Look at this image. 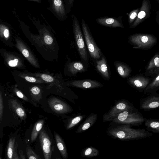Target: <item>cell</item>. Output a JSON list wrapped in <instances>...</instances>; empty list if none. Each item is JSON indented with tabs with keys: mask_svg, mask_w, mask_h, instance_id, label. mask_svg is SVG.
Segmentation results:
<instances>
[{
	"mask_svg": "<svg viewBox=\"0 0 159 159\" xmlns=\"http://www.w3.org/2000/svg\"><path fill=\"white\" fill-rule=\"evenodd\" d=\"M107 132L112 137L122 140H137L150 137L152 135L144 129H133L130 125L125 124L113 128Z\"/></svg>",
	"mask_w": 159,
	"mask_h": 159,
	"instance_id": "6da1fadb",
	"label": "cell"
},
{
	"mask_svg": "<svg viewBox=\"0 0 159 159\" xmlns=\"http://www.w3.org/2000/svg\"><path fill=\"white\" fill-rule=\"evenodd\" d=\"M72 25L76 45L80 59L83 63L87 66L89 57L83 38V33L76 16L73 14L72 15Z\"/></svg>",
	"mask_w": 159,
	"mask_h": 159,
	"instance_id": "7a4b0ae2",
	"label": "cell"
},
{
	"mask_svg": "<svg viewBox=\"0 0 159 159\" xmlns=\"http://www.w3.org/2000/svg\"><path fill=\"white\" fill-rule=\"evenodd\" d=\"M144 120L142 114L136 109L123 111L114 118L111 121L117 124L139 125H142Z\"/></svg>",
	"mask_w": 159,
	"mask_h": 159,
	"instance_id": "3957f363",
	"label": "cell"
},
{
	"mask_svg": "<svg viewBox=\"0 0 159 159\" xmlns=\"http://www.w3.org/2000/svg\"><path fill=\"white\" fill-rule=\"evenodd\" d=\"M81 26L86 44L91 57L95 61L100 59L102 54L95 43L88 25L84 19H82Z\"/></svg>",
	"mask_w": 159,
	"mask_h": 159,
	"instance_id": "277c9868",
	"label": "cell"
},
{
	"mask_svg": "<svg viewBox=\"0 0 159 159\" xmlns=\"http://www.w3.org/2000/svg\"><path fill=\"white\" fill-rule=\"evenodd\" d=\"M133 106L129 102L125 100L117 102L114 106L104 114L103 120L104 122L111 121L112 120L120 113L125 111H132L136 110Z\"/></svg>",
	"mask_w": 159,
	"mask_h": 159,
	"instance_id": "5b68a950",
	"label": "cell"
},
{
	"mask_svg": "<svg viewBox=\"0 0 159 159\" xmlns=\"http://www.w3.org/2000/svg\"><path fill=\"white\" fill-rule=\"evenodd\" d=\"M48 3V9L61 21L67 18L63 0H47Z\"/></svg>",
	"mask_w": 159,
	"mask_h": 159,
	"instance_id": "8992f818",
	"label": "cell"
},
{
	"mask_svg": "<svg viewBox=\"0 0 159 159\" xmlns=\"http://www.w3.org/2000/svg\"><path fill=\"white\" fill-rule=\"evenodd\" d=\"M129 40L132 44L136 45L137 48H146L150 47L156 42L153 36L148 34H135L130 36Z\"/></svg>",
	"mask_w": 159,
	"mask_h": 159,
	"instance_id": "52a82bcc",
	"label": "cell"
},
{
	"mask_svg": "<svg viewBox=\"0 0 159 159\" xmlns=\"http://www.w3.org/2000/svg\"><path fill=\"white\" fill-rule=\"evenodd\" d=\"M48 103L52 110L56 113L64 114L71 112L73 111L68 104L57 98L50 99Z\"/></svg>",
	"mask_w": 159,
	"mask_h": 159,
	"instance_id": "ba28073f",
	"label": "cell"
},
{
	"mask_svg": "<svg viewBox=\"0 0 159 159\" xmlns=\"http://www.w3.org/2000/svg\"><path fill=\"white\" fill-rule=\"evenodd\" d=\"M69 84L73 87L85 89H95L103 86L98 81L89 79L73 80L69 82Z\"/></svg>",
	"mask_w": 159,
	"mask_h": 159,
	"instance_id": "9c48e42d",
	"label": "cell"
},
{
	"mask_svg": "<svg viewBox=\"0 0 159 159\" xmlns=\"http://www.w3.org/2000/svg\"><path fill=\"white\" fill-rule=\"evenodd\" d=\"M39 139L45 159H50L52 155L51 143L50 139L44 130L40 131Z\"/></svg>",
	"mask_w": 159,
	"mask_h": 159,
	"instance_id": "30bf717a",
	"label": "cell"
},
{
	"mask_svg": "<svg viewBox=\"0 0 159 159\" xmlns=\"http://www.w3.org/2000/svg\"><path fill=\"white\" fill-rule=\"evenodd\" d=\"M159 107V95H152L140 101V107L144 111H149Z\"/></svg>",
	"mask_w": 159,
	"mask_h": 159,
	"instance_id": "8fae6325",
	"label": "cell"
},
{
	"mask_svg": "<svg viewBox=\"0 0 159 159\" xmlns=\"http://www.w3.org/2000/svg\"><path fill=\"white\" fill-rule=\"evenodd\" d=\"M150 11V7L148 1L147 0H143L137 17L130 28H133L137 26L147 17Z\"/></svg>",
	"mask_w": 159,
	"mask_h": 159,
	"instance_id": "7c38bea8",
	"label": "cell"
},
{
	"mask_svg": "<svg viewBox=\"0 0 159 159\" xmlns=\"http://www.w3.org/2000/svg\"><path fill=\"white\" fill-rule=\"evenodd\" d=\"M96 21L99 24L105 26L124 28L122 20L120 18H115L106 16L98 18Z\"/></svg>",
	"mask_w": 159,
	"mask_h": 159,
	"instance_id": "4fadbf2b",
	"label": "cell"
},
{
	"mask_svg": "<svg viewBox=\"0 0 159 159\" xmlns=\"http://www.w3.org/2000/svg\"><path fill=\"white\" fill-rule=\"evenodd\" d=\"M96 62V68L98 72L103 78L109 80L110 79L109 69L106 59L103 54L101 58Z\"/></svg>",
	"mask_w": 159,
	"mask_h": 159,
	"instance_id": "5bb4252c",
	"label": "cell"
},
{
	"mask_svg": "<svg viewBox=\"0 0 159 159\" xmlns=\"http://www.w3.org/2000/svg\"><path fill=\"white\" fill-rule=\"evenodd\" d=\"M98 118L97 113H91L77 128L75 132L79 134L83 132L93 126Z\"/></svg>",
	"mask_w": 159,
	"mask_h": 159,
	"instance_id": "9a60e30c",
	"label": "cell"
},
{
	"mask_svg": "<svg viewBox=\"0 0 159 159\" xmlns=\"http://www.w3.org/2000/svg\"><path fill=\"white\" fill-rule=\"evenodd\" d=\"M87 66L80 61H74L69 63L68 65V71L71 75L75 76L78 73L85 72Z\"/></svg>",
	"mask_w": 159,
	"mask_h": 159,
	"instance_id": "2e32d148",
	"label": "cell"
},
{
	"mask_svg": "<svg viewBox=\"0 0 159 159\" xmlns=\"http://www.w3.org/2000/svg\"><path fill=\"white\" fill-rule=\"evenodd\" d=\"M129 84L136 88L143 89L145 88L149 82V80L142 76H136L128 80Z\"/></svg>",
	"mask_w": 159,
	"mask_h": 159,
	"instance_id": "e0dca14e",
	"label": "cell"
},
{
	"mask_svg": "<svg viewBox=\"0 0 159 159\" xmlns=\"http://www.w3.org/2000/svg\"><path fill=\"white\" fill-rule=\"evenodd\" d=\"M10 103L12 108L15 113L21 120H25L26 117V114L22 105L16 99H11Z\"/></svg>",
	"mask_w": 159,
	"mask_h": 159,
	"instance_id": "ac0fdd59",
	"label": "cell"
},
{
	"mask_svg": "<svg viewBox=\"0 0 159 159\" xmlns=\"http://www.w3.org/2000/svg\"><path fill=\"white\" fill-rule=\"evenodd\" d=\"M114 65L117 72L122 78H126L130 74L131 69L123 62L116 61L114 62Z\"/></svg>",
	"mask_w": 159,
	"mask_h": 159,
	"instance_id": "d6986e66",
	"label": "cell"
},
{
	"mask_svg": "<svg viewBox=\"0 0 159 159\" xmlns=\"http://www.w3.org/2000/svg\"><path fill=\"white\" fill-rule=\"evenodd\" d=\"M144 122L147 131L159 134V119L145 118Z\"/></svg>",
	"mask_w": 159,
	"mask_h": 159,
	"instance_id": "ffe728a7",
	"label": "cell"
},
{
	"mask_svg": "<svg viewBox=\"0 0 159 159\" xmlns=\"http://www.w3.org/2000/svg\"><path fill=\"white\" fill-rule=\"evenodd\" d=\"M54 136L57 147L62 156L64 159H67L68 155L67 149L63 140L57 133H55Z\"/></svg>",
	"mask_w": 159,
	"mask_h": 159,
	"instance_id": "44dd1931",
	"label": "cell"
},
{
	"mask_svg": "<svg viewBox=\"0 0 159 159\" xmlns=\"http://www.w3.org/2000/svg\"><path fill=\"white\" fill-rule=\"evenodd\" d=\"M44 122L43 120H41L35 124L31 134V140L32 142H33L36 139L39 133L43 127Z\"/></svg>",
	"mask_w": 159,
	"mask_h": 159,
	"instance_id": "7402d4cb",
	"label": "cell"
},
{
	"mask_svg": "<svg viewBox=\"0 0 159 159\" xmlns=\"http://www.w3.org/2000/svg\"><path fill=\"white\" fill-rule=\"evenodd\" d=\"M99 151L96 148L92 147H88L83 149L81 153L82 156L86 157H91L97 156Z\"/></svg>",
	"mask_w": 159,
	"mask_h": 159,
	"instance_id": "603a6c76",
	"label": "cell"
},
{
	"mask_svg": "<svg viewBox=\"0 0 159 159\" xmlns=\"http://www.w3.org/2000/svg\"><path fill=\"white\" fill-rule=\"evenodd\" d=\"M86 116L85 114L78 115L72 118L68 122L66 126L67 129H70L77 125Z\"/></svg>",
	"mask_w": 159,
	"mask_h": 159,
	"instance_id": "cb8c5ba5",
	"label": "cell"
},
{
	"mask_svg": "<svg viewBox=\"0 0 159 159\" xmlns=\"http://www.w3.org/2000/svg\"><path fill=\"white\" fill-rule=\"evenodd\" d=\"M15 140V137H14L11 138L9 140L7 149V155L8 159H12Z\"/></svg>",
	"mask_w": 159,
	"mask_h": 159,
	"instance_id": "d4e9b609",
	"label": "cell"
},
{
	"mask_svg": "<svg viewBox=\"0 0 159 159\" xmlns=\"http://www.w3.org/2000/svg\"><path fill=\"white\" fill-rule=\"evenodd\" d=\"M156 67H159V56L158 54L155 56L149 62L148 70L153 68Z\"/></svg>",
	"mask_w": 159,
	"mask_h": 159,
	"instance_id": "484cf974",
	"label": "cell"
},
{
	"mask_svg": "<svg viewBox=\"0 0 159 159\" xmlns=\"http://www.w3.org/2000/svg\"><path fill=\"white\" fill-rule=\"evenodd\" d=\"M26 154L28 158L29 159H39L40 157L37 155L29 146L26 148Z\"/></svg>",
	"mask_w": 159,
	"mask_h": 159,
	"instance_id": "4316f807",
	"label": "cell"
},
{
	"mask_svg": "<svg viewBox=\"0 0 159 159\" xmlns=\"http://www.w3.org/2000/svg\"><path fill=\"white\" fill-rule=\"evenodd\" d=\"M159 86V75L154 81L145 89L146 92L154 89Z\"/></svg>",
	"mask_w": 159,
	"mask_h": 159,
	"instance_id": "83f0119b",
	"label": "cell"
},
{
	"mask_svg": "<svg viewBox=\"0 0 159 159\" xmlns=\"http://www.w3.org/2000/svg\"><path fill=\"white\" fill-rule=\"evenodd\" d=\"M139 11V9H135L131 11L129 14L128 21L129 24L132 23L136 19Z\"/></svg>",
	"mask_w": 159,
	"mask_h": 159,
	"instance_id": "f1b7e54d",
	"label": "cell"
},
{
	"mask_svg": "<svg viewBox=\"0 0 159 159\" xmlns=\"http://www.w3.org/2000/svg\"><path fill=\"white\" fill-rule=\"evenodd\" d=\"M75 0H63L66 13L69 14L74 4Z\"/></svg>",
	"mask_w": 159,
	"mask_h": 159,
	"instance_id": "f546056e",
	"label": "cell"
},
{
	"mask_svg": "<svg viewBox=\"0 0 159 159\" xmlns=\"http://www.w3.org/2000/svg\"><path fill=\"white\" fill-rule=\"evenodd\" d=\"M3 102L2 97L1 93L0 94V120L1 122L3 112Z\"/></svg>",
	"mask_w": 159,
	"mask_h": 159,
	"instance_id": "4dcf8cb0",
	"label": "cell"
},
{
	"mask_svg": "<svg viewBox=\"0 0 159 159\" xmlns=\"http://www.w3.org/2000/svg\"><path fill=\"white\" fill-rule=\"evenodd\" d=\"M47 34L44 35V40L45 43L47 44L50 45L53 42V39L50 35L47 34Z\"/></svg>",
	"mask_w": 159,
	"mask_h": 159,
	"instance_id": "1f68e13d",
	"label": "cell"
},
{
	"mask_svg": "<svg viewBox=\"0 0 159 159\" xmlns=\"http://www.w3.org/2000/svg\"><path fill=\"white\" fill-rule=\"evenodd\" d=\"M31 91L34 96H37L39 94L40 90L39 88L38 87L34 86L31 88Z\"/></svg>",
	"mask_w": 159,
	"mask_h": 159,
	"instance_id": "d6a6232c",
	"label": "cell"
},
{
	"mask_svg": "<svg viewBox=\"0 0 159 159\" xmlns=\"http://www.w3.org/2000/svg\"><path fill=\"white\" fill-rule=\"evenodd\" d=\"M41 77L43 80L48 82H51L53 80L52 77L49 75L42 74L41 75Z\"/></svg>",
	"mask_w": 159,
	"mask_h": 159,
	"instance_id": "836d02e7",
	"label": "cell"
},
{
	"mask_svg": "<svg viewBox=\"0 0 159 159\" xmlns=\"http://www.w3.org/2000/svg\"><path fill=\"white\" fill-rule=\"evenodd\" d=\"M16 95L19 98L26 101H28V99L19 90H16Z\"/></svg>",
	"mask_w": 159,
	"mask_h": 159,
	"instance_id": "e575fe53",
	"label": "cell"
},
{
	"mask_svg": "<svg viewBox=\"0 0 159 159\" xmlns=\"http://www.w3.org/2000/svg\"><path fill=\"white\" fill-rule=\"evenodd\" d=\"M18 62V60L17 58H15L13 60L10 61L8 62V65L11 67H15L17 65V63Z\"/></svg>",
	"mask_w": 159,
	"mask_h": 159,
	"instance_id": "d590c367",
	"label": "cell"
},
{
	"mask_svg": "<svg viewBox=\"0 0 159 159\" xmlns=\"http://www.w3.org/2000/svg\"><path fill=\"white\" fill-rule=\"evenodd\" d=\"M20 158L19 157L17 152V147L16 146L15 147H14L13 152V158L12 159H19Z\"/></svg>",
	"mask_w": 159,
	"mask_h": 159,
	"instance_id": "8d00e7d4",
	"label": "cell"
},
{
	"mask_svg": "<svg viewBox=\"0 0 159 159\" xmlns=\"http://www.w3.org/2000/svg\"><path fill=\"white\" fill-rule=\"evenodd\" d=\"M22 52L23 55L26 58H28L30 56V54L28 50L26 49H23L22 50Z\"/></svg>",
	"mask_w": 159,
	"mask_h": 159,
	"instance_id": "74e56055",
	"label": "cell"
},
{
	"mask_svg": "<svg viewBox=\"0 0 159 159\" xmlns=\"http://www.w3.org/2000/svg\"><path fill=\"white\" fill-rule=\"evenodd\" d=\"M25 78L27 81L30 82L34 83L36 81V79L33 77L26 76Z\"/></svg>",
	"mask_w": 159,
	"mask_h": 159,
	"instance_id": "f35d334b",
	"label": "cell"
},
{
	"mask_svg": "<svg viewBox=\"0 0 159 159\" xmlns=\"http://www.w3.org/2000/svg\"><path fill=\"white\" fill-rule=\"evenodd\" d=\"M19 153L20 155V159H25V157L23 151L21 150L19 151Z\"/></svg>",
	"mask_w": 159,
	"mask_h": 159,
	"instance_id": "ab89813d",
	"label": "cell"
},
{
	"mask_svg": "<svg viewBox=\"0 0 159 159\" xmlns=\"http://www.w3.org/2000/svg\"><path fill=\"white\" fill-rule=\"evenodd\" d=\"M29 1L34 2L38 3H41L42 2V0H26Z\"/></svg>",
	"mask_w": 159,
	"mask_h": 159,
	"instance_id": "60d3db41",
	"label": "cell"
},
{
	"mask_svg": "<svg viewBox=\"0 0 159 159\" xmlns=\"http://www.w3.org/2000/svg\"></svg>",
	"mask_w": 159,
	"mask_h": 159,
	"instance_id": "b9f144b4",
	"label": "cell"
}]
</instances>
